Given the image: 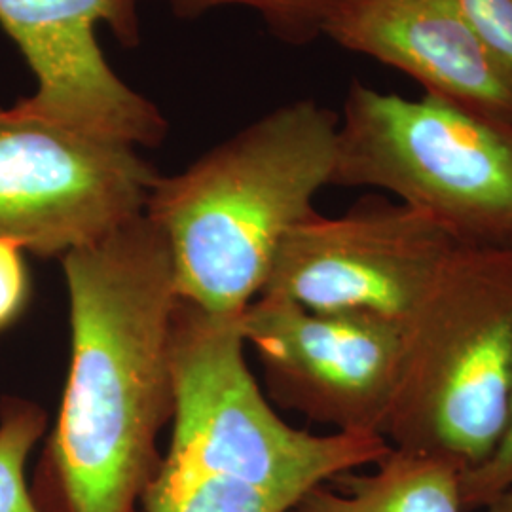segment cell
Masks as SVG:
<instances>
[{"label": "cell", "mask_w": 512, "mask_h": 512, "mask_svg": "<svg viewBox=\"0 0 512 512\" xmlns=\"http://www.w3.org/2000/svg\"><path fill=\"white\" fill-rule=\"evenodd\" d=\"M61 266L71 366L31 492L40 512H137L175 404L171 253L141 215Z\"/></svg>", "instance_id": "obj_1"}, {"label": "cell", "mask_w": 512, "mask_h": 512, "mask_svg": "<svg viewBox=\"0 0 512 512\" xmlns=\"http://www.w3.org/2000/svg\"><path fill=\"white\" fill-rule=\"evenodd\" d=\"M336 131V112L298 99L158 177L145 215L167 241L181 300L238 315L260 296L283 239L330 186Z\"/></svg>", "instance_id": "obj_2"}, {"label": "cell", "mask_w": 512, "mask_h": 512, "mask_svg": "<svg viewBox=\"0 0 512 512\" xmlns=\"http://www.w3.org/2000/svg\"><path fill=\"white\" fill-rule=\"evenodd\" d=\"M512 395V249L458 245L404 325L391 448L463 473L503 437Z\"/></svg>", "instance_id": "obj_3"}, {"label": "cell", "mask_w": 512, "mask_h": 512, "mask_svg": "<svg viewBox=\"0 0 512 512\" xmlns=\"http://www.w3.org/2000/svg\"><path fill=\"white\" fill-rule=\"evenodd\" d=\"M330 186L384 190L461 245L512 249V124L452 99L353 80Z\"/></svg>", "instance_id": "obj_4"}, {"label": "cell", "mask_w": 512, "mask_h": 512, "mask_svg": "<svg viewBox=\"0 0 512 512\" xmlns=\"http://www.w3.org/2000/svg\"><path fill=\"white\" fill-rule=\"evenodd\" d=\"M241 313H211L179 298L165 465L232 476L302 499L330 478L384 458L391 444L380 435H315L279 418L245 361Z\"/></svg>", "instance_id": "obj_5"}, {"label": "cell", "mask_w": 512, "mask_h": 512, "mask_svg": "<svg viewBox=\"0 0 512 512\" xmlns=\"http://www.w3.org/2000/svg\"><path fill=\"white\" fill-rule=\"evenodd\" d=\"M160 173L139 148L0 109V238L52 258L145 215Z\"/></svg>", "instance_id": "obj_6"}, {"label": "cell", "mask_w": 512, "mask_h": 512, "mask_svg": "<svg viewBox=\"0 0 512 512\" xmlns=\"http://www.w3.org/2000/svg\"><path fill=\"white\" fill-rule=\"evenodd\" d=\"M458 245L437 220L397 200L366 196L340 217L315 211L294 226L260 294L406 325Z\"/></svg>", "instance_id": "obj_7"}, {"label": "cell", "mask_w": 512, "mask_h": 512, "mask_svg": "<svg viewBox=\"0 0 512 512\" xmlns=\"http://www.w3.org/2000/svg\"><path fill=\"white\" fill-rule=\"evenodd\" d=\"M239 329L275 406L334 433L384 437L403 368L404 325L260 294L241 313Z\"/></svg>", "instance_id": "obj_8"}, {"label": "cell", "mask_w": 512, "mask_h": 512, "mask_svg": "<svg viewBox=\"0 0 512 512\" xmlns=\"http://www.w3.org/2000/svg\"><path fill=\"white\" fill-rule=\"evenodd\" d=\"M137 2L0 0V27L37 80L35 93L19 105L61 126L129 147L162 145L164 114L114 73L97 40V29L107 25L122 46H137Z\"/></svg>", "instance_id": "obj_9"}, {"label": "cell", "mask_w": 512, "mask_h": 512, "mask_svg": "<svg viewBox=\"0 0 512 512\" xmlns=\"http://www.w3.org/2000/svg\"><path fill=\"white\" fill-rule=\"evenodd\" d=\"M323 37L414 78L425 93L512 124V78L456 0H334Z\"/></svg>", "instance_id": "obj_10"}, {"label": "cell", "mask_w": 512, "mask_h": 512, "mask_svg": "<svg viewBox=\"0 0 512 512\" xmlns=\"http://www.w3.org/2000/svg\"><path fill=\"white\" fill-rule=\"evenodd\" d=\"M374 465L315 486L291 512H465L458 465L397 448Z\"/></svg>", "instance_id": "obj_11"}, {"label": "cell", "mask_w": 512, "mask_h": 512, "mask_svg": "<svg viewBox=\"0 0 512 512\" xmlns=\"http://www.w3.org/2000/svg\"><path fill=\"white\" fill-rule=\"evenodd\" d=\"M298 501L296 495L239 478L192 473L162 461L141 507L145 512H291Z\"/></svg>", "instance_id": "obj_12"}, {"label": "cell", "mask_w": 512, "mask_h": 512, "mask_svg": "<svg viewBox=\"0 0 512 512\" xmlns=\"http://www.w3.org/2000/svg\"><path fill=\"white\" fill-rule=\"evenodd\" d=\"M48 427L42 406L19 397L0 403V512H40L25 467Z\"/></svg>", "instance_id": "obj_13"}, {"label": "cell", "mask_w": 512, "mask_h": 512, "mask_svg": "<svg viewBox=\"0 0 512 512\" xmlns=\"http://www.w3.org/2000/svg\"><path fill=\"white\" fill-rule=\"evenodd\" d=\"M175 16L198 18L220 6H245L264 19L270 33L287 44L304 46L323 37L334 0H162Z\"/></svg>", "instance_id": "obj_14"}, {"label": "cell", "mask_w": 512, "mask_h": 512, "mask_svg": "<svg viewBox=\"0 0 512 512\" xmlns=\"http://www.w3.org/2000/svg\"><path fill=\"white\" fill-rule=\"evenodd\" d=\"M512 492V395L507 425L494 454L461 475L463 511H482L501 494Z\"/></svg>", "instance_id": "obj_15"}, {"label": "cell", "mask_w": 512, "mask_h": 512, "mask_svg": "<svg viewBox=\"0 0 512 512\" xmlns=\"http://www.w3.org/2000/svg\"><path fill=\"white\" fill-rule=\"evenodd\" d=\"M488 54L512 78V0H456Z\"/></svg>", "instance_id": "obj_16"}, {"label": "cell", "mask_w": 512, "mask_h": 512, "mask_svg": "<svg viewBox=\"0 0 512 512\" xmlns=\"http://www.w3.org/2000/svg\"><path fill=\"white\" fill-rule=\"evenodd\" d=\"M31 294L25 251L12 239L0 238V332L14 325Z\"/></svg>", "instance_id": "obj_17"}, {"label": "cell", "mask_w": 512, "mask_h": 512, "mask_svg": "<svg viewBox=\"0 0 512 512\" xmlns=\"http://www.w3.org/2000/svg\"><path fill=\"white\" fill-rule=\"evenodd\" d=\"M482 512H512V492L495 497L494 501H490L482 509Z\"/></svg>", "instance_id": "obj_18"}]
</instances>
